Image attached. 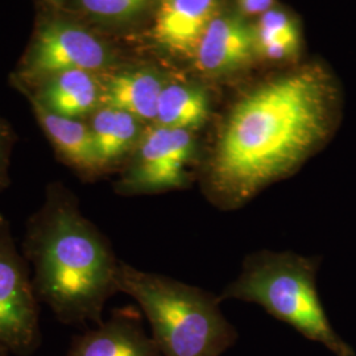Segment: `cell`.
Masks as SVG:
<instances>
[{"label":"cell","instance_id":"1","mask_svg":"<svg viewBox=\"0 0 356 356\" xmlns=\"http://www.w3.org/2000/svg\"><path fill=\"white\" fill-rule=\"evenodd\" d=\"M341 111L339 88L319 65L245 92L229 108L204 166V197L223 211L245 206L319 152Z\"/></svg>","mask_w":356,"mask_h":356},{"label":"cell","instance_id":"2","mask_svg":"<svg viewBox=\"0 0 356 356\" xmlns=\"http://www.w3.org/2000/svg\"><path fill=\"white\" fill-rule=\"evenodd\" d=\"M22 254L33 269L40 304L61 323H102L104 306L119 292L120 261L63 182L48 184L42 204L28 218Z\"/></svg>","mask_w":356,"mask_h":356},{"label":"cell","instance_id":"3","mask_svg":"<svg viewBox=\"0 0 356 356\" xmlns=\"http://www.w3.org/2000/svg\"><path fill=\"white\" fill-rule=\"evenodd\" d=\"M116 282L140 306L164 356H220L238 341L211 293L123 261Z\"/></svg>","mask_w":356,"mask_h":356},{"label":"cell","instance_id":"4","mask_svg":"<svg viewBox=\"0 0 356 356\" xmlns=\"http://www.w3.org/2000/svg\"><path fill=\"white\" fill-rule=\"evenodd\" d=\"M318 257L263 250L248 254L242 272L219 297L260 305L306 339L323 344L335 356H356L331 326L317 291Z\"/></svg>","mask_w":356,"mask_h":356},{"label":"cell","instance_id":"5","mask_svg":"<svg viewBox=\"0 0 356 356\" xmlns=\"http://www.w3.org/2000/svg\"><path fill=\"white\" fill-rule=\"evenodd\" d=\"M195 139L188 129L149 124L123 166L114 191L122 197L153 195L189 188Z\"/></svg>","mask_w":356,"mask_h":356},{"label":"cell","instance_id":"6","mask_svg":"<svg viewBox=\"0 0 356 356\" xmlns=\"http://www.w3.org/2000/svg\"><path fill=\"white\" fill-rule=\"evenodd\" d=\"M26 266L0 211V346L10 355L32 356L42 342L40 301Z\"/></svg>","mask_w":356,"mask_h":356},{"label":"cell","instance_id":"7","mask_svg":"<svg viewBox=\"0 0 356 356\" xmlns=\"http://www.w3.org/2000/svg\"><path fill=\"white\" fill-rule=\"evenodd\" d=\"M110 64V51L82 26L51 22L38 32L26 61L31 79H48L69 70L97 72Z\"/></svg>","mask_w":356,"mask_h":356},{"label":"cell","instance_id":"8","mask_svg":"<svg viewBox=\"0 0 356 356\" xmlns=\"http://www.w3.org/2000/svg\"><path fill=\"white\" fill-rule=\"evenodd\" d=\"M257 54L254 28L236 16H216L193 54L197 69L210 76L236 72Z\"/></svg>","mask_w":356,"mask_h":356},{"label":"cell","instance_id":"9","mask_svg":"<svg viewBox=\"0 0 356 356\" xmlns=\"http://www.w3.org/2000/svg\"><path fill=\"white\" fill-rule=\"evenodd\" d=\"M65 356H164L140 317L120 310L94 329L76 335Z\"/></svg>","mask_w":356,"mask_h":356},{"label":"cell","instance_id":"10","mask_svg":"<svg viewBox=\"0 0 356 356\" xmlns=\"http://www.w3.org/2000/svg\"><path fill=\"white\" fill-rule=\"evenodd\" d=\"M33 113L51 141L58 159L83 182H92L103 173L88 120L54 114L29 95Z\"/></svg>","mask_w":356,"mask_h":356},{"label":"cell","instance_id":"11","mask_svg":"<svg viewBox=\"0 0 356 356\" xmlns=\"http://www.w3.org/2000/svg\"><path fill=\"white\" fill-rule=\"evenodd\" d=\"M218 0H163L153 36L166 49L193 56L204 31L216 17Z\"/></svg>","mask_w":356,"mask_h":356},{"label":"cell","instance_id":"12","mask_svg":"<svg viewBox=\"0 0 356 356\" xmlns=\"http://www.w3.org/2000/svg\"><path fill=\"white\" fill-rule=\"evenodd\" d=\"M103 176L126 165L149 124L126 111L101 106L86 119Z\"/></svg>","mask_w":356,"mask_h":356},{"label":"cell","instance_id":"13","mask_svg":"<svg viewBox=\"0 0 356 356\" xmlns=\"http://www.w3.org/2000/svg\"><path fill=\"white\" fill-rule=\"evenodd\" d=\"M33 97L54 114L86 120L102 106L101 82L85 70H69L45 79Z\"/></svg>","mask_w":356,"mask_h":356},{"label":"cell","instance_id":"14","mask_svg":"<svg viewBox=\"0 0 356 356\" xmlns=\"http://www.w3.org/2000/svg\"><path fill=\"white\" fill-rule=\"evenodd\" d=\"M164 86L160 76L148 70L120 73L101 83V102L134 115L145 124H153Z\"/></svg>","mask_w":356,"mask_h":356},{"label":"cell","instance_id":"15","mask_svg":"<svg viewBox=\"0 0 356 356\" xmlns=\"http://www.w3.org/2000/svg\"><path fill=\"white\" fill-rule=\"evenodd\" d=\"M209 114L210 103L204 90L172 83L161 91L153 124L193 132L204 127Z\"/></svg>","mask_w":356,"mask_h":356},{"label":"cell","instance_id":"16","mask_svg":"<svg viewBox=\"0 0 356 356\" xmlns=\"http://www.w3.org/2000/svg\"><path fill=\"white\" fill-rule=\"evenodd\" d=\"M147 0H81L85 11L102 19H127L140 11Z\"/></svg>","mask_w":356,"mask_h":356},{"label":"cell","instance_id":"17","mask_svg":"<svg viewBox=\"0 0 356 356\" xmlns=\"http://www.w3.org/2000/svg\"><path fill=\"white\" fill-rule=\"evenodd\" d=\"M256 35L270 38H286L300 40L298 31L288 15L281 11L268 10L263 13L259 24L254 28Z\"/></svg>","mask_w":356,"mask_h":356},{"label":"cell","instance_id":"18","mask_svg":"<svg viewBox=\"0 0 356 356\" xmlns=\"http://www.w3.org/2000/svg\"><path fill=\"white\" fill-rule=\"evenodd\" d=\"M298 45L300 40L256 35V51L270 60L289 58L297 51Z\"/></svg>","mask_w":356,"mask_h":356},{"label":"cell","instance_id":"19","mask_svg":"<svg viewBox=\"0 0 356 356\" xmlns=\"http://www.w3.org/2000/svg\"><path fill=\"white\" fill-rule=\"evenodd\" d=\"M13 140V129L0 119V193L7 191L11 185L10 166Z\"/></svg>","mask_w":356,"mask_h":356},{"label":"cell","instance_id":"20","mask_svg":"<svg viewBox=\"0 0 356 356\" xmlns=\"http://www.w3.org/2000/svg\"><path fill=\"white\" fill-rule=\"evenodd\" d=\"M273 0H239L243 11L247 13H267Z\"/></svg>","mask_w":356,"mask_h":356},{"label":"cell","instance_id":"21","mask_svg":"<svg viewBox=\"0 0 356 356\" xmlns=\"http://www.w3.org/2000/svg\"><path fill=\"white\" fill-rule=\"evenodd\" d=\"M10 354H8V351L6 350V348H3L1 346H0V356H8Z\"/></svg>","mask_w":356,"mask_h":356}]
</instances>
